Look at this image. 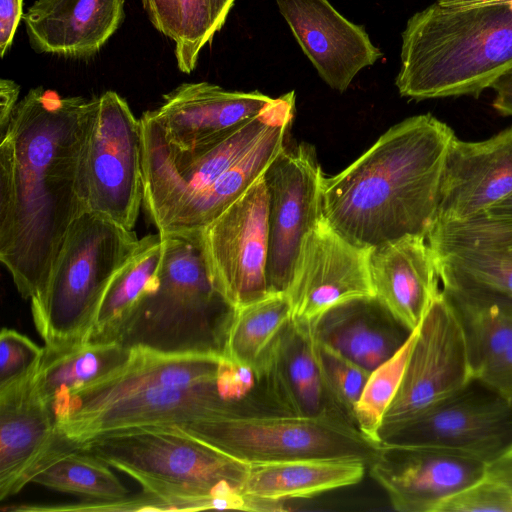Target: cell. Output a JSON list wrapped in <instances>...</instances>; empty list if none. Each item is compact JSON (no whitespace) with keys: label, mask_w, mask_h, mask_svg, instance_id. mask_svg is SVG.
<instances>
[{"label":"cell","mask_w":512,"mask_h":512,"mask_svg":"<svg viewBox=\"0 0 512 512\" xmlns=\"http://www.w3.org/2000/svg\"><path fill=\"white\" fill-rule=\"evenodd\" d=\"M414 329L404 344L369 375L355 406V423L370 441L380 445V430L403 379L415 340Z\"/></svg>","instance_id":"cell-33"},{"label":"cell","mask_w":512,"mask_h":512,"mask_svg":"<svg viewBox=\"0 0 512 512\" xmlns=\"http://www.w3.org/2000/svg\"><path fill=\"white\" fill-rule=\"evenodd\" d=\"M44 347L10 328L0 333V387L19 380L41 363Z\"/></svg>","instance_id":"cell-36"},{"label":"cell","mask_w":512,"mask_h":512,"mask_svg":"<svg viewBox=\"0 0 512 512\" xmlns=\"http://www.w3.org/2000/svg\"><path fill=\"white\" fill-rule=\"evenodd\" d=\"M454 136L449 125L431 114L393 125L344 170L324 177L323 217L366 248L406 235L427 237Z\"/></svg>","instance_id":"cell-2"},{"label":"cell","mask_w":512,"mask_h":512,"mask_svg":"<svg viewBox=\"0 0 512 512\" xmlns=\"http://www.w3.org/2000/svg\"><path fill=\"white\" fill-rule=\"evenodd\" d=\"M152 25L164 36L176 41L179 33L180 0H142Z\"/></svg>","instance_id":"cell-38"},{"label":"cell","mask_w":512,"mask_h":512,"mask_svg":"<svg viewBox=\"0 0 512 512\" xmlns=\"http://www.w3.org/2000/svg\"><path fill=\"white\" fill-rule=\"evenodd\" d=\"M301 49L326 84L344 92L382 52L365 28L342 16L328 0H275Z\"/></svg>","instance_id":"cell-19"},{"label":"cell","mask_w":512,"mask_h":512,"mask_svg":"<svg viewBox=\"0 0 512 512\" xmlns=\"http://www.w3.org/2000/svg\"><path fill=\"white\" fill-rule=\"evenodd\" d=\"M410 333L375 296L332 307L314 327L319 342L369 372L390 358Z\"/></svg>","instance_id":"cell-24"},{"label":"cell","mask_w":512,"mask_h":512,"mask_svg":"<svg viewBox=\"0 0 512 512\" xmlns=\"http://www.w3.org/2000/svg\"><path fill=\"white\" fill-rule=\"evenodd\" d=\"M295 110L294 91L274 99L258 115L210 144L191 151L172 148L153 122L140 117L143 140V208L161 232L181 210L211 187L279 119Z\"/></svg>","instance_id":"cell-8"},{"label":"cell","mask_w":512,"mask_h":512,"mask_svg":"<svg viewBox=\"0 0 512 512\" xmlns=\"http://www.w3.org/2000/svg\"><path fill=\"white\" fill-rule=\"evenodd\" d=\"M395 84L413 100L480 94L512 67V0L413 14L402 32Z\"/></svg>","instance_id":"cell-4"},{"label":"cell","mask_w":512,"mask_h":512,"mask_svg":"<svg viewBox=\"0 0 512 512\" xmlns=\"http://www.w3.org/2000/svg\"><path fill=\"white\" fill-rule=\"evenodd\" d=\"M441 288H458L512 302V253L495 244L430 247Z\"/></svg>","instance_id":"cell-30"},{"label":"cell","mask_w":512,"mask_h":512,"mask_svg":"<svg viewBox=\"0 0 512 512\" xmlns=\"http://www.w3.org/2000/svg\"><path fill=\"white\" fill-rule=\"evenodd\" d=\"M486 463L427 445L380 444L370 476L400 512H437L448 498L480 480Z\"/></svg>","instance_id":"cell-17"},{"label":"cell","mask_w":512,"mask_h":512,"mask_svg":"<svg viewBox=\"0 0 512 512\" xmlns=\"http://www.w3.org/2000/svg\"><path fill=\"white\" fill-rule=\"evenodd\" d=\"M260 384L278 412L302 416L330 414L349 421L326 391L313 329L291 321L260 370Z\"/></svg>","instance_id":"cell-23"},{"label":"cell","mask_w":512,"mask_h":512,"mask_svg":"<svg viewBox=\"0 0 512 512\" xmlns=\"http://www.w3.org/2000/svg\"><path fill=\"white\" fill-rule=\"evenodd\" d=\"M484 476L501 487L512 501V448L486 464Z\"/></svg>","instance_id":"cell-41"},{"label":"cell","mask_w":512,"mask_h":512,"mask_svg":"<svg viewBox=\"0 0 512 512\" xmlns=\"http://www.w3.org/2000/svg\"><path fill=\"white\" fill-rule=\"evenodd\" d=\"M179 427L246 464L346 459L369 466L380 446L354 424L330 414H234Z\"/></svg>","instance_id":"cell-9"},{"label":"cell","mask_w":512,"mask_h":512,"mask_svg":"<svg viewBox=\"0 0 512 512\" xmlns=\"http://www.w3.org/2000/svg\"><path fill=\"white\" fill-rule=\"evenodd\" d=\"M83 178L88 211L133 230L144 198L142 125L115 91L99 97Z\"/></svg>","instance_id":"cell-10"},{"label":"cell","mask_w":512,"mask_h":512,"mask_svg":"<svg viewBox=\"0 0 512 512\" xmlns=\"http://www.w3.org/2000/svg\"><path fill=\"white\" fill-rule=\"evenodd\" d=\"M475 379L464 330L442 291L416 328L400 388L384 417L380 444Z\"/></svg>","instance_id":"cell-11"},{"label":"cell","mask_w":512,"mask_h":512,"mask_svg":"<svg viewBox=\"0 0 512 512\" xmlns=\"http://www.w3.org/2000/svg\"><path fill=\"white\" fill-rule=\"evenodd\" d=\"M39 367L0 387L1 501L19 493L51 460L74 448L57 428L40 387Z\"/></svg>","instance_id":"cell-16"},{"label":"cell","mask_w":512,"mask_h":512,"mask_svg":"<svg viewBox=\"0 0 512 512\" xmlns=\"http://www.w3.org/2000/svg\"><path fill=\"white\" fill-rule=\"evenodd\" d=\"M162 256L163 238L160 233L139 238L132 254L108 282L86 342H116L126 321L153 282Z\"/></svg>","instance_id":"cell-27"},{"label":"cell","mask_w":512,"mask_h":512,"mask_svg":"<svg viewBox=\"0 0 512 512\" xmlns=\"http://www.w3.org/2000/svg\"><path fill=\"white\" fill-rule=\"evenodd\" d=\"M370 273L375 297L410 332L442 292L424 236L406 235L372 248Z\"/></svg>","instance_id":"cell-21"},{"label":"cell","mask_w":512,"mask_h":512,"mask_svg":"<svg viewBox=\"0 0 512 512\" xmlns=\"http://www.w3.org/2000/svg\"><path fill=\"white\" fill-rule=\"evenodd\" d=\"M295 110L272 125L223 175L192 203L176 214L161 234L200 231L261 178L288 145Z\"/></svg>","instance_id":"cell-25"},{"label":"cell","mask_w":512,"mask_h":512,"mask_svg":"<svg viewBox=\"0 0 512 512\" xmlns=\"http://www.w3.org/2000/svg\"><path fill=\"white\" fill-rule=\"evenodd\" d=\"M161 235L158 272L116 342L166 354L223 356L234 308L213 283L202 230Z\"/></svg>","instance_id":"cell-6"},{"label":"cell","mask_w":512,"mask_h":512,"mask_svg":"<svg viewBox=\"0 0 512 512\" xmlns=\"http://www.w3.org/2000/svg\"><path fill=\"white\" fill-rule=\"evenodd\" d=\"M512 192V126L481 141L454 136L445 156L435 221L484 213Z\"/></svg>","instance_id":"cell-20"},{"label":"cell","mask_w":512,"mask_h":512,"mask_svg":"<svg viewBox=\"0 0 512 512\" xmlns=\"http://www.w3.org/2000/svg\"><path fill=\"white\" fill-rule=\"evenodd\" d=\"M484 213L493 217L512 219V192L489 207Z\"/></svg>","instance_id":"cell-44"},{"label":"cell","mask_w":512,"mask_h":512,"mask_svg":"<svg viewBox=\"0 0 512 512\" xmlns=\"http://www.w3.org/2000/svg\"><path fill=\"white\" fill-rule=\"evenodd\" d=\"M324 173L313 145L289 146L263 174L268 195L267 282L286 293L306 235L322 216Z\"/></svg>","instance_id":"cell-12"},{"label":"cell","mask_w":512,"mask_h":512,"mask_svg":"<svg viewBox=\"0 0 512 512\" xmlns=\"http://www.w3.org/2000/svg\"><path fill=\"white\" fill-rule=\"evenodd\" d=\"M223 358L131 349L117 371L52 406L57 428L76 447L116 430L229 415L233 406L218 387Z\"/></svg>","instance_id":"cell-3"},{"label":"cell","mask_w":512,"mask_h":512,"mask_svg":"<svg viewBox=\"0 0 512 512\" xmlns=\"http://www.w3.org/2000/svg\"><path fill=\"white\" fill-rule=\"evenodd\" d=\"M368 465L359 460L298 459L248 464L244 495L284 502L359 483Z\"/></svg>","instance_id":"cell-26"},{"label":"cell","mask_w":512,"mask_h":512,"mask_svg":"<svg viewBox=\"0 0 512 512\" xmlns=\"http://www.w3.org/2000/svg\"><path fill=\"white\" fill-rule=\"evenodd\" d=\"M235 0H180L181 20L175 43L178 69L191 73L202 48L218 32Z\"/></svg>","instance_id":"cell-34"},{"label":"cell","mask_w":512,"mask_h":512,"mask_svg":"<svg viewBox=\"0 0 512 512\" xmlns=\"http://www.w3.org/2000/svg\"><path fill=\"white\" fill-rule=\"evenodd\" d=\"M20 86L11 79L0 81V130L8 124L19 102Z\"/></svg>","instance_id":"cell-43"},{"label":"cell","mask_w":512,"mask_h":512,"mask_svg":"<svg viewBox=\"0 0 512 512\" xmlns=\"http://www.w3.org/2000/svg\"><path fill=\"white\" fill-rule=\"evenodd\" d=\"M292 321L286 293L267 296L234 308L226 331L223 356L258 372Z\"/></svg>","instance_id":"cell-29"},{"label":"cell","mask_w":512,"mask_h":512,"mask_svg":"<svg viewBox=\"0 0 512 512\" xmlns=\"http://www.w3.org/2000/svg\"><path fill=\"white\" fill-rule=\"evenodd\" d=\"M98 107L99 97L31 88L0 130V261L25 299L42 290L88 211L83 163Z\"/></svg>","instance_id":"cell-1"},{"label":"cell","mask_w":512,"mask_h":512,"mask_svg":"<svg viewBox=\"0 0 512 512\" xmlns=\"http://www.w3.org/2000/svg\"><path fill=\"white\" fill-rule=\"evenodd\" d=\"M317 354L325 388L332 403L356 426L355 406L371 372L318 340Z\"/></svg>","instance_id":"cell-35"},{"label":"cell","mask_w":512,"mask_h":512,"mask_svg":"<svg viewBox=\"0 0 512 512\" xmlns=\"http://www.w3.org/2000/svg\"><path fill=\"white\" fill-rule=\"evenodd\" d=\"M124 3L125 0H36L22 20L36 52L89 58L120 27Z\"/></svg>","instance_id":"cell-22"},{"label":"cell","mask_w":512,"mask_h":512,"mask_svg":"<svg viewBox=\"0 0 512 512\" xmlns=\"http://www.w3.org/2000/svg\"><path fill=\"white\" fill-rule=\"evenodd\" d=\"M275 98L259 91H229L208 82L183 83L144 112L174 149L191 151L212 143L258 115Z\"/></svg>","instance_id":"cell-18"},{"label":"cell","mask_w":512,"mask_h":512,"mask_svg":"<svg viewBox=\"0 0 512 512\" xmlns=\"http://www.w3.org/2000/svg\"><path fill=\"white\" fill-rule=\"evenodd\" d=\"M381 444L434 446L488 464L512 448V402L475 379Z\"/></svg>","instance_id":"cell-14"},{"label":"cell","mask_w":512,"mask_h":512,"mask_svg":"<svg viewBox=\"0 0 512 512\" xmlns=\"http://www.w3.org/2000/svg\"><path fill=\"white\" fill-rule=\"evenodd\" d=\"M137 481L170 511H284L241 491L248 464L175 425L132 427L77 445Z\"/></svg>","instance_id":"cell-5"},{"label":"cell","mask_w":512,"mask_h":512,"mask_svg":"<svg viewBox=\"0 0 512 512\" xmlns=\"http://www.w3.org/2000/svg\"><path fill=\"white\" fill-rule=\"evenodd\" d=\"M465 333L475 378L512 347V302L458 288H442Z\"/></svg>","instance_id":"cell-31"},{"label":"cell","mask_w":512,"mask_h":512,"mask_svg":"<svg viewBox=\"0 0 512 512\" xmlns=\"http://www.w3.org/2000/svg\"><path fill=\"white\" fill-rule=\"evenodd\" d=\"M490 88L495 92L494 110L502 116H512V67L502 73Z\"/></svg>","instance_id":"cell-42"},{"label":"cell","mask_w":512,"mask_h":512,"mask_svg":"<svg viewBox=\"0 0 512 512\" xmlns=\"http://www.w3.org/2000/svg\"><path fill=\"white\" fill-rule=\"evenodd\" d=\"M501 0H437L436 2L441 6L446 7H458V6H467L479 3H487Z\"/></svg>","instance_id":"cell-45"},{"label":"cell","mask_w":512,"mask_h":512,"mask_svg":"<svg viewBox=\"0 0 512 512\" xmlns=\"http://www.w3.org/2000/svg\"><path fill=\"white\" fill-rule=\"evenodd\" d=\"M437 512H512V501L501 487L483 475L445 500Z\"/></svg>","instance_id":"cell-37"},{"label":"cell","mask_w":512,"mask_h":512,"mask_svg":"<svg viewBox=\"0 0 512 512\" xmlns=\"http://www.w3.org/2000/svg\"><path fill=\"white\" fill-rule=\"evenodd\" d=\"M130 356L131 349L118 342H82L61 350L44 347L39 367L42 393L52 408L71 393L114 373Z\"/></svg>","instance_id":"cell-28"},{"label":"cell","mask_w":512,"mask_h":512,"mask_svg":"<svg viewBox=\"0 0 512 512\" xmlns=\"http://www.w3.org/2000/svg\"><path fill=\"white\" fill-rule=\"evenodd\" d=\"M139 238L109 218L85 211L70 226L42 290L30 300L45 348L86 342L101 296Z\"/></svg>","instance_id":"cell-7"},{"label":"cell","mask_w":512,"mask_h":512,"mask_svg":"<svg viewBox=\"0 0 512 512\" xmlns=\"http://www.w3.org/2000/svg\"><path fill=\"white\" fill-rule=\"evenodd\" d=\"M111 468L100 458L72 448L45 465L32 483L88 501H113L129 496V490Z\"/></svg>","instance_id":"cell-32"},{"label":"cell","mask_w":512,"mask_h":512,"mask_svg":"<svg viewBox=\"0 0 512 512\" xmlns=\"http://www.w3.org/2000/svg\"><path fill=\"white\" fill-rule=\"evenodd\" d=\"M476 379L512 402V347L487 365Z\"/></svg>","instance_id":"cell-39"},{"label":"cell","mask_w":512,"mask_h":512,"mask_svg":"<svg viewBox=\"0 0 512 512\" xmlns=\"http://www.w3.org/2000/svg\"><path fill=\"white\" fill-rule=\"evenodd\" d=\"M213 283L232 308L267 296L268 195L263 176L202 230Z\"/></svg>","instance_id":"cell-13"},{"label":"cell","mask_w":512,"mask_h":512,"mask_svg":"<svg viewBox=\"0 0 512 512\" xmlns=\"http://www.w3.org/2000/svg\"><path fill=\"white\" fill-rule=\"evenodd\" d=\"M23 15V0H0V56L2 58L11 47Z\"/></svg>","instance_id":"cell-40"},{"label":"cell","mask_w":512,"mask_h":512,"mask_svg":"<svg viewBox=\"0 0 512 512\" xmlns=\"http://www.w3.org/2000/svg\"><path fill=\"white\" fill-rule=\"evenodd\" d=\"M371 250L349 241L322 215L302 242L286 292L292 321L314 330L332 307L374 297Z\"/></svg>","instance_id":"cell-15"}]
</instances>
